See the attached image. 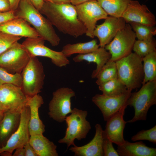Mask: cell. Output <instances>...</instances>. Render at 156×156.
<instances>
[{"instance_id":"14","label":"cell","mask_w":156,"mask_h":156,"mask_svg":"<svg viewBox=\"0 0 156 156\" xmlns=\"http://www.w3.org/2000/svg\"><path fill=\"white\" fill-rule=\"evenodd\" d=\"M131 91L128 90L125 93L115 96L96 94L92 97V101L100 110L104 121H106L127 103Z\"/></svg>"},{"instance_id":"1","label":"cell","mask_w":156,"mask_h":156,"mask_svg":"<svg viewBox=\"0 0 156 156\" xmlns=\"http://www.w3.org/2000/svg\"><path fill=\"white\" fill-rule=\"evenodd\" d=\"M60 32L77 38L86 34V27L79 19L75 6L44 2L39 11Z\"/></svg>"},{"instance_id":"22","label":"cell","mask_w":156,"mask_h":156,"mask_svg":"<svg viewBox=\"0 0 156 156\" xmlns=\"http://www.w3.org/2000/svg\"><path fill=\"white\" fill-rule=\"evenodd\" d=\"M111 57L110 53L104 47H100L96 51L88 53L79 54L73 58V60L75 62L85 61L89 63H95L96 68L91 75L92 78H95Z\"/></svg>"},{"instance_id":"21","label":"cell","mask_w":156,"mask_h":156,"mask_svg":"<svg viewBox=\"0 0 156 156\" xmlns=\"http://www.w3.org/2000/svg\"><path fill=\"white\" fill-rule=\"evenodd\" d=\"M21 112L8 111L3 113V117L0 121V148L5 145L18 128Z\"/></svg>"},{"instance_id":"23","label":"cell","mask_w":156,"mask_h":156,"mask_svg":"<svg viewBox=\"0 0 156 156\" xmlns=\"http://www.w3.org/2000/svg\"><path fill=\"white\" fill-rule=\"evenodd\" d=\"M116 151L120 156H156V148L147 146L142 141L131 143L125 140L118 146Z\"/></svg>"},{"instance_id":"39","label":"cell","mask_w":156,"mask_h":156,"mask_svg":"<svg viewBox=\"0 0 156 156\" xmlns=\"http://www.w3.org/2000/svg\"><path fill=\"white\" fill-rule=\"evenodd\" d=\"M27 0L39 11L42 8L44 2L43 0Z\"/></svg>"},{"instance_id":"32","label":"cell","mask_w":156,"mask_h":156,"mask_svg":"<svg viewBox=\"0 0 156 156\" xmlns=\"http://www.w3.org/2000/svg\"><path fill=\"white\" fill-rule=\"evenodd\" d=\"M22 82L21 74H11L0 67V86L5 84H11L21 87Z\"/></svg>"},{"instance_id":"36","label":"cell","mask_w":156,"mask_h":156,"mask_svg":"<svg viewBox=\"0 0 156 156\" xmlns=\"http://www.w3.org/2000/svg\"><path fill=\"white\" fill-rule=\"evenodd\" d=\"M16 17L15 11L10 10L7 12H0V24Z\"/></svg>"},{"instance_id":"38","label":"cell","mask_w":156,"mask_h":156,"mask_svg":"<svg viewBox=\"0 0 156 156\" xmlns=\"http://www.w3.org/2000/svg\"><path fill=\"white\" fill-rule=\"evenodd\" d=\"M11 10L8 0H0V12H7Z\"/></svg>"},{"instance_id":"28","label":"cell","mask_w":156,"mask_h":156,"mask_svg":"<svg viewBox=\"0 0 156 156\" xmlns=\"http://www.w3.org/2000/svg\"><path fill=\"white\" fill-rule=\"evenodd\" d=\"M99 88L102 92L103 94L107 96L118 95L128 90L118 78L101 84L99 86Z\"/></svg>"},{"instance_id":"9","label":"cell","mask_w":156,"mask_h":156,"mask_svg":"<svg viewBox=\"0 0 156 156\" xmlns=\"http://www.w3.org/2000/svg\"><path fill=\"white\" fill-rule=\"evenodd\" d=\"M31 57L18 42L0 55V67L10 73L21 74Z\"/></svg>"},{"instance_id":"33","label":"cell","mask_w":156,"mask_h":156,"mask_svg":"<svg viewBox=\"0 0 156 156\" xmlns=\"http://www.w3.org/2000/svg\"><path fill=\"white\" fill-rule=\"evenodd\" d=\"M22 38L0 31V55L11 47Z\"/></svg>"},{"instance_id":"16","label":"cell","mask_w":156,"mask_h":156,"mask_svg":"<svg viewBox=\"0 0 156 156\" xmlns=\"http://www.w3.org/2000/svg\"><path fill=\"white\" fill-rule=\"evenodd\" d=\"M121 17L126 23L134 22L150 26L156 24L155 15L146 5L141 4L137 0L130 2Z\"/></svg>"},{"instance_id":"34","label":"cell","mask_w":156,"mask_h":156,"mask_svg":"<svg viewBox=\"0 0 156 156\" xmlns=\"http://www.w3.org/2000/svg\"><path fill=\"white\" fill-rule=\"evenodd\" d=\"M131 140L133 141L147 140L156 144V125L149 129L139 131L131 137Z\"/></svg>"},{"instance_id":"3","label":"cell","mask_w":156,"mask_h":156,"mask_svg":"<svg viewBox=\"0 0 156 156\" xmlns=\"http://www.w3.org/2000/svg\"><path fill=\"white\" fill-rule=\"evenodd\" d=\"M116 62L118 78L127 89L140 88L144 76L142 58L132 52Z\"/></svg>"},{"instance_id":"44","label":"cell","mask_w":156,"mask_h":156,"mask_svg":"<svg viewBox=\"0 0 156 156\" xmlns=\"http://www.w3.org/2000/svg\"><path fill=\"white\" fill-rule=\"evenodd\" d=\"M3 116V113L0 110V121L2 119Z\"/></svg>"},{"instance_id":"35","label":"cell","mask_w":156,"mask_h":156,"mask_svg":"<svg viewBox=\"0 0 156 156\" xmlns=\"http://www.w3.org/2000/svg\"><path fill=\"white\" fill-rule=\"evenodd\" d=\"M113 143L107 138H104L103 149L104 156H119L118 152L114 147Z\"/></svg>"},{"instance_id":"40","label":"cell","mask_w":156,"mask_h":156,"mask_svg":"<svg viewBox=\"0 0 156 156\" xmlns=\"http://www.w3.org/2000/svg\"><path fill=\"white\" fill-rule=\"evenodd\" d=\"M9 1L11 10L15 11L17 9L21 0H8Z\"/></svg>"},{"instance_id":"43","label":"cell","mask_w":156,"mask_h":156,"mask_svg":"<svg viewBox=\"0 0 156 156\" xmlns=\"http://www.w3.org/2000/svg\"><path fill=\"white\" fill-rule=\"evenodd\" d=\"M70 3L74 6L80 5L86 2L97 0H70Z\"/></svg>"},{"instance_id":"2","label":"cell","mask_w":156,"mask_h":156,"mask_svg":"<svg viewBox=\"0 0 156 156\" xmlns=\"http://www.w3.org/2000/svg\"><path fill=\"white\" fill-rule=\"evenodd\" d=\"M15 12L17 17L24 19L31 25L40 37L48 41L53 46L59 44L60 39L53 25L27 0H21Z\"/></svg>"},{"instance_id":"27","label":"cell","mask_w":156,"mask_h":156,"mask_svg":"<svg viewBox=\"0 0 156 156\" xmlns=\"http://www.w3.org/2000/svg\"><path fill=\"white\" fill-rule=\"evenodd\" d=\"M144 78L142 85L146 82L156 80V50L142 58Z\"/></svg>"},{"instance_id":"5","label":"cell","mask_w":156,"mask_h":156,"mask_svg":"<svg viewBox=\"0 0 156 156\" xmlns=\"http://www.w3.org/2000/svg\"><path fill=\"white\" fill-rule=\"evenodd\" d=\"M21 89L29 98L40 92L43 89L45 77L42 63L36 57L31 56L21 73Z\"/></svg>"},{"instance_id":"6","label":"cell","mask_w":156,"mask_h":156,"mask_svg":"<svg viewBox=\"0 0 156 156\" xmlns=\"http://www.w3.org/2000/svg\"><path fill=\"white\" fill-rule=\"evenodd\" d=\"M87 115L86 111L77 108L72 109L71 114L65 119L67 126L65 135L58 142L66 144L68 148L71 145H75V139L80 140L85 138L91 129L90 122L86 119Z\"/></svg>"},{"instance_id":"42","label":"cell","mask_w":156,"mask_h":156,"mask_svg":"<svg viewBox=\"0 0 156 156\" xmlns=\"http://www.w3.org/2000/svg\"><path fill=\"white\" fill-rule=\"evenodd\" d=\"M15 150V152L12 156H25V151L23 147H19Z\"/></svg>"},{"instance_id":"37","label":"cell","mask_w":156,"mask_h":156,"mask_svg":"<svg viewBox=\"0 0 156 156\" xmlns=\"http://www.w3.org/2000/svg\"><path fill=\"white\" fill-rule=\"evenodd\" d=\"M23 147L25 150V156H38L29 142L24 145Z\"/></svg>"},{"instance_id":"17","label":"cell","mask_w":156,"mask_h":156,"mask_svg":"<svg viewBox=\"0 0 156 156\" xmlns=\"http://www.w3.org/2000/svg\"><path fill=\"white\" fill-rule=\"evenodd\" d=\"M127 106V102L106 121L105 129L103 130V137L107 138L117 146L122 144L125 141L123 131L127 122L124 120L123 116Z\"/></svg>"},{"instance_id":"11","label":"cell","mask_w":156,"mask_h":156,"mask_svg":"<svg viewBox=\"0 0 156 156\" xmlns=\"http://www.w3.org/2000/svg\"><path fill=\"white\" fill-rule=\"evenodd\" d=\"M75 6L79 19L86 29V35L94 38L93 32L97 21L105 19L108 14L97 1H88Z\"/></svg>"},{"instance_id":"18","label":"cell","mask_w":156,"mask_h":156,"mask_svg":"<svg viewBox=\"0 0 156 156\" xmlns=\"http://www.w3.org/2000/svg\"><path fill=\"white\" fill-rule=\"evenodd\" d=\"M95 133L92 140L88 143L81 146L75 145L69 150L76 156H104L103 145L104 138L103 130L99 124L95 126Z\"/></svg>"},{"instance_id":"8","label":"cell","mask_w":156,"mask_h":156,"mask_svg":"<svg viewBox=\"0 0 156 156\" xmlns=\"http://www.w3.org/2000/svg\"><path fill=\"white\" fill-rule=\"evenodd\" d=\"M75 95V92L68 87H61L54 92L49 103L50 117L59 122L65 121L67 115L72 111L71 100Z\"/></svg>"},{"instance_id":"13","label":"cell","mask_w":156,"mask_h":156,"mask_svg":"<svg viewBox=\"0 0 156 156\" xmlns=\"http://www.w3.org/2000/svg\"><path fill=\"white\" fill-rule=\"evenodd\" d=\"M30 116L29 108L26 105L21 112L20 122L18 128L8 140L5 145L0 148V153L5 151L12 155L16 149L23 147L29 142L30 136L28 128Z\"/></svg>"},{"instance_id":"15","label":"cell","mask_w":156,"mask_h":156,"mask_svg":"<svg viewBox=\"0 0 156 156\" xmlns=\"http://www.w3.org/2000/svg\"><path fill=\"white\" fill-rule=\"evenodd\" d=\"M102 24L96 25L93 32L97 37L100 47H104L113 39L118 31L124 28L127 23L122 17L107 16Z\"/></svg>"},{"instance_id":"24","label":"cell","mask_w":156,"mask_h":156,"mask_svg":"<svg viewBox=\"0 0 156 156\" xmlns=\"http://www.w3.org/2000/svg\"><path fill=\"white\" fill-rule=\"evenodd\" d=\"M29 142L38 156H58L57 146L43 134L30 135Z\"/></svg>"},{"instance_id":"31","label":"cell","mask_w":156,"mask_h":156,"mask_svg":"<svg viewBox=\"0 0 156 156\" xmlns=\"http://www.w3.org/2000/svg\"><path fill=\"white\" fill-rule=\"evenodd\" d=\"M135 33L136 38L139 40L151 39L156 34L155 26H150L140 23L130 22L128 23Z\"/></svg>"},{"instance_id":"20","label":"cell","mask_w":156,"mask_h":156,"mask_svg":"<svg viewBox=\"0 0 156 156\" xmlns=\"http://www.w3.org/2000/svg\"><path fill=\"white\" fill-rule=\"evenodd\" d=\"M43 103L42 97L38 94L29 98L27 105L30 111L28 125L30 135L43 134L45 131V125L40 118L38 112L39 108Z\"/></svg>"},{"instance_id":"29","label":"cell","mask_w":156,"mask_h":156,"mask_svg":"<svg viewBox=\"0 0 156 156\" xmlns=\"http://www.w3.org/2000/svg\"><path fill=\"white\" fill-rule=\"evenodd\" d=\"M116 62L109 60L97 75L96 83L98 86L112 79L117 78Z\"/></svg>"},{"instance_id":"19","label":"cell","mask_w":156,"mask_h":156,"mask_svg":"<svg viewBox=\"0 0 156 156\" xmlns=\"http://www.w3.org/2000/svg\"><path fill=\"white\" fill-rule=\"evenodd\" d=\"M0 31L12 35L27 38L40 36L36 30L26 20L16 17L0 24Z\"/></svg>"},{"instance_id":"25","label":"cell","mask_w":156,"mask_h":156,"mask_svg":"<svg viewBox=\"0 0 156 156\" xmlns=\"http://www.w3.org/2000/svg\"><path fill=\"white\" fill-rule=\"evenodd\" d=\"M99 47L97 40L93 39L86 42L67 44L63 47L61 51L68 57L75 54H84L95 51Z\"/></svg>"},{"instance_id":"12","label":"cell","mask_w":156,"mask_h":156,"mask_svg":"<svg viewBox=\"0 0 156 156\" xmlns=\"http://www.w3.org/2000/svg\"><path fill=\"white\" fill-rule=\"evenodd\" d=\"M29 98L20 87L11 84L0 86V110L21 112L26 106Z\"/></svg>"},{"instance_id":"7","label":"cell","mask_w":156,"mask_h":156,"mask_svg":"<svg viewBox=\"0 0 156 156\" xmlns=\"http://www.w3.org/2000/svg\"><path fill=\"white\" fill-rule=\"evenodd\" d=\"M135 33L129 23L119 30L104 48L111 55L110 60L116 61L128 55L133 50L136 40Z\"/></svg>"},{"instance_id":"30","label":"cell","mask_w":156,"mask_h":156,"mask_svg":"<svg viewBox=\"0 0 156 156\" xmlns=\"http://www.w3.org/2000/svg\"><path fill=\"white\" fill-rule=\"evenodd\" d=\"M156 41L153 37L147 40H138L135 41L133 50L134 53L142 58L156 51Z\"/></svg>"},{"instance_id":"41","label":"cell","mask_w":156,"mask_h":156,"mask_svg":"<svg viewBox=\"0 0 156 156\" xmlns=\"http://www.w3.org/2000/svg\"><path fill=\"white\" fill-rule=\"evenodd\" d=\"M44 2H49L57 4H65L70 3V0H43Z\"/></svg>"},{"instance_id":"4","label":"cell","mask_w":156,"mask_h":156,"mask_svg":"<svg viewBox=\"0 0 156 156\" xmlns=\"http://www.w3.org/2000/svg\"><path fill=\"white\" fill-rule=\"evenodd\" d=\"M127 103L133 107L135 112L133 117L127 123L146 120L149 109L156 104V80L149 81L142 85L138 91L131 92Z\"/></svg>"},{"instance_id":"10","label":"cell","mask_w":156,"mask_h":156,"mask_svg":"<svg viewBox=\"0 0 156 156\" xmlns=\"http://www.w3.org/2000/svg\"><path fill=\"white\" fill-rule=\"evenodd\" d=\"M42 38H27L21 44L31 56H42L50 58L56 66L62 67L70 64V61L62 52L53 50L44 45Z\"/></svg>"},{"instance_id":"26","label":"cell","mask_w":156,"mask_h":156,"mask_svg":"<svg viewBox=\"0 0 156 156\" xmlns=\"http://www.w3.org/2000/svg\"><path fill=\"white\" fill-rule=\"evenodd\" d=\"M132 0H97L108 15L120 17Z\"/></svg>"}]
</instances>
